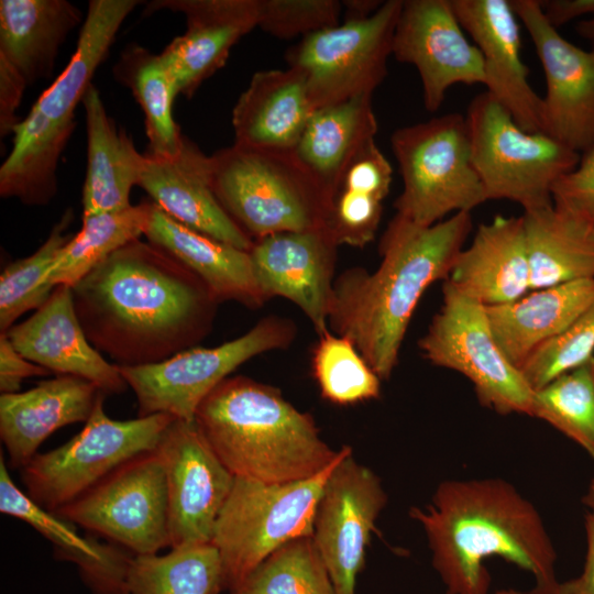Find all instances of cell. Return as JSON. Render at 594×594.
<instances>
[{"label": "cell", "instance_id": "obj_8", "mask_svg": "<svg viewBox=\"0 0 594 594\" xmlns=\"http://www.w3.org/2000/svg\"><path fill=\"white\" fill-rule=\"evenodd\" d=\"M391 147L403 180L394 207L408 221L432 226L488 200L472 164L464 116L448 113L402 127L393 132Z\"/></svg>", "mask_w": 594, "mask_h": 594}, {"label": "cell", "instance_id": "obj_47", "mask_svg": "<svg viewBox=\"0 0 594 594\" xmlns=\"http://www.w3.org/2000/svg\"><path fill=\"white\" fill-rule=\"evenodd\" d=\"M586 552L582 572L559 583L557 594H594V509L584 518Z\"/></svg>", "mask_w": 594, "mask_h": 594}, {"label": "cell", "instance_id": "obj_44", "mask_svg": "<svg viewBox=\"0 0 594 594\" xmlns=\"http://www.w3.org/2000/svg\"><path fill=\"white\" fill-rule=\"evenodd\" d=\"M552 205L594 228V143L552 188Z\"/></svg>", "mask_w": 594, "mask_h": 594}, {"label": "cell", "instance_id": "obj_17", "mask_svg": "<svg viewBox=\"0 0 594 594\" xmlns=\"http://www.w3.org/2000/svg\"><path fill=\"white\" fill-rule=\"evenodd\" d=\"M546 78L542 132L583 153L594 143V48L565 40L544 18L539 0H510Z\"/></svg>", "mask_w": 594, "mask_h": 594}, {"label": "cell", "instance_id": "obj_22", "mask_svg": "<svg viewBox=\"0 0 594 594\" xmlns=\"http://www.w3.org/2000/svg\"><path fill=\"white\" fill-rule=\"evenodd\" d=\"M141 187L152 202L178 222L244 251L253 240L231 219L212 186L211 155L184 135L178 152H145Z\"/></svg>", "mask_w": 594, "mask_h": 594}, {"label": "cell", "instance_id": "obj_37", "mask_svg": "<svg viewBox=\"0 0 594 594\" xmlns=\"http://www.w3.org/2000/svg\"><path fill=\"white\" fill-rule=\"evenodd\" d=\"M128 586L131 594H219L224 586L218 550L204 543L134 556Z\"/></svg>", "mask_w": 594, "mask_h": 594}, {"label": "cell", "instance_id": "obj_41", "mask_svg": "<svg viewBox=\"0 0 594 594\" xmlns=\"http://www.w3.org/2000/svg\"><path fill=\"white\" fill-rule=\"evenodd\" d=\"M311 369L321 396L332 404L354 405L381 394V378L354 344L329 330L312 350Z\"/></svg>", "mask_w": 594, "mask_h": 594}, {"label": "cell", "instance_id": "obj_36", "mask_svg": "<svg viewBox=\"0 0 594 594\" xmlns=\"http://www.w3.org/2000/svg\"><path fill=\"white\" fill-rule=\"evenodd\" d=\"M152 207L153 202L143 201L124 210L82 217L80 230L59 251L45 284L75 286L110 254L144 235Z\"/></svg>", "mask_w": 594, "mask_h": 594}, {"label": "cell", "instance_id": "obj_5", "mask_svg": "<svg viewBox=\"0 0 594 594\" xmlns=\"http://www.w3.org/2000/svg\"><path fill=\"white\" fill-rule=\"evenodd\" d=\"M138 0H90L75 52L13 130L0 167V196L45 206L58 189L57 168L76 129V109Z\"/></svg>", "mask_w": 594, "mask_h": 594}, {"label": "cell", "instance_id": "obj_39", "mask_svg": "<svg viewBox=\"0 0 594 594\" xmlns=\"http://www.w3.org/2000/svg\"><path fill=\"white\" fill-rule=\"evenodd\" d=\"M73 221L68 209L52 228L43 244L31 255L9 263L0 275V330L8 331L25 312L46 302L53 289L45 277L59 251L74 234L67 232Z\"/></svg>", "mask_w": 594, "mask_h": 594}, {"label": "cell", "instance_id": "obj_35", "mask_svg": "<svg viewBox=\"0 0 594 594\" xmlns=\"http://www.w3.org/2000/svg\"><path fill=\"white\" fill-rule=\"evenodd\" d=\"M114 77L128 87L144 114L147 151L158 156L175 155L184 134L173 106L177 97L172 75L160 54L138 44L128 46L114 65Z\"/></svg>", "mask_w": 594, "mask_h": 594}, {"label": "cell", "instance_id": "obj_31", "mask_svg": "<svg viewBox=\"0 0 594 594\" xmlns=\"http://www.w3.org/2000/svg\"><path fill=\"white\" fill-rule=\"evenodd\" d=\"M84 20L68 0H1L0 58L28 86L48 78L62 45Z\"/></svg>", "mask_w": 594, "mask_h": 594}, {"label": "cell", "instance_id": "obj_26", "mask_svg": "<svg viewBox=\"0 0 594 594\" xmlns=\"http://www.w3.org/2000/svg\"><path fill=\"white\" fill-rule=\"evenodd\" d=\"M314 111L299 70L256 72L232 109L233 143L293 152Z\"/></svg>", "mask_w": 594, "mask_h": 594}, {"label": "cell", "instance_id": "obj_1", "mask_svg": "<svg viewBox=\"0 0 594 594\" xmlns=\"http://www.w3.org/2000/svg\"><path fill=\"white\" fill-rule=\"evenodd\" d=\"M94 348L118 366L162 362L211 330L218 300L205 283L158 246L134 240L72 287Z\"/></svg>", "mask_w": 594, "mask_h": 594}, {"label": "cell", "instance_id": "obj_16", "mask_svg": "<svg viewBox=\"0 0 594 594\" xmlns=\"http://www.w3.org/2000/svg\"><path fill=\"white\" fill-rule=\"evenodd\" d=\"M167 485L172 548L211 543L235 482L194 421L175 419L157 444Z\"/></svg>", "mask_w": 594, "mask_h": 594}, {"label": "cell", "instance_id": "obj_33", "mask_svg": "<svg viewBox=\"0 0 594 594\" xmlns=\"http://www.w3.org/2000/svg\"><path fill=\"white\" fill-rule=\"evenodd\" d=\"M522 219L530 290L594 277V228L553 205Z\"/></svg>", "mask_w": 594, "mask_h": 594}, {"label": "cell", "instance_id": "obj_30", "mask_svg": "<svg viewBox=\"0 0 594 594\" xmlns=\"http://www.w3.org/2000/svg\"><path fill=\"white\" fill-rule=\"evenodd\" d=\"M87 132V168L82 217L124 210L139 186L145 163L130 135L108 116L99 90L91 84L82 100Z\"/></svg>", "mask_w": 594, "mask_h": 594}, {"label": "cell", "instance_id": "obj_50", "mask_svg": "<svg viewBox=\"0 0 594 594\" xmlns=\"http://www.w3.org/2000/svg\"><path fill=\"white\" fill-rule=\"evenodd\" d=\"M576 33L591 44L594 48V18L583 19L576 24Z\"/></svg>", "mask_w": 594, "mask_h": 594}, {"label": "cell", "instance_id": "obj_46", "mask_svg": "<svg viewBox=\"0 0 594 594\" xmlns=\"http://www.w3.org/2000/svg\"><path fill=\"white\" fill-rule=\"evenodd\" d=\"M26 87L21 75L0 58V135L2 138L12 134L21 121L16 111Z\"/></svg>", "mask_w": 594, "mask_h": 594}, {"label": "cell", "instance_id": "obj_51", "mask_svg": "<svg viewBox=\"0 0 594 594\" xmlns=\"http://www.w3.org/2000/svg\"><path fill=\"white\" fill-rule=\"evenodd\" d=\"M582 503L588 509H594V479L590 482L588 487L582 497Z\"/></svg>", "mask_w": 594, "mask_h": 594}, {"label": "cell", "instance_id": "obj_19", "mask_svg": "<svg viewBox=\"0 0 594 594\" xmlns=\"http://www.w3.org/2000/svg\"><path fill=\"white\" fill-rule=\"evenodd\" d=\"M338 246L324 228L279 232L253 241L249 254L264 302L286 298L308 317L318 336L328 331Z\"/></svg>", "mask_w": 594, "mask_h": 594}, {"label": "cell", "instance_id": "obj_53", "mask_svg": "<svg viewBox=\"0 0 594 594\" xmlns=\"http://www.w3.org/2000/svg\"><path fill=\"white\" fill-rule=\"evenodd\" d=\"M446 594H451V593H449V592H446Z\"/></svg>", "mask_w": 594, "mask_h": 594}, {"label": "cell", "instance_id": "obj_3", "mask_svg": "<svg viewBox=\"0 0 594 594\" xmlns=\"http://www.w3.org/2000/svg\"><path fill=\"white\" fill-rule=\"evenodd\" d=\"M472 228L471 212L427 227L395 215L380 241L377 268H348L334 278L328 322L333 333L354 344L381 380L397 365L424 293L448 278Z\"/></svg>", "mask_w": 594, "mask_h": 594}, {"label": "cell", "instance_id": "obj_52", "mask_svg": "<svg viewBox=\"0 0 594 594\" xmlns=\"http://www.w3.org/2000/svg\"><path fill=\"white\" fill-rule=\"evenodd\" d=\"M495 594H521V593L513 588H505V590L497 591Z\"/></svg>", "mask_w": 594, "mask_h": 594}, {"label": "cell", "instance_id": "obj_25", "mask_svg": "<svg viewBox=\"0 0 594 594\" xmlns=\"http://www.w3.org/2000/svg\"><path fill=\"white\" fill-rule=\"evenodd\" d=\"M483 306L515 301L530 290V271L520 217L496 216L476 229L446 279Z\"/></svg>", "mask_w": 594, "mask_h": 594}, {"label": "cell", "instance_id": "obj_20", "mask_svg": "<svg viewBox=\"0 0 594 594\" xmlns=\"http://www.w3.org/2000/svg\"><path fill=\"white\" fill-rule=\"evenodd\" d=\"M162 10L182 13L186 20L185 32L160 53L177 96L186 98L226 65L241 37L258 28V0H153L143 14Z\"/></svg>", "mask_w": 594, "mask_h": 594}, {"label": "cell", "instance_id": "obj_15", "mask_svg": "<svg viewBox=\"0 0 594 594\" xmlns=\"http://www.w3.org/2000/svg\"><path fill=\"white\" fill-rule=\"evenodd\" d=\"M386 504L381 479L345 447L323 484L311 535L336 594H355L372 532Z\"/></svg>", "mask_w": 594, "mask_h": 594}, {"label": "cell", "instance_id": "obj_10", "mask_svg": "<svg viewBox=\"0 0 594 594\" xmlns=\"http://www.w3.org/2000/svg\"><path fill=\"white\" fill-rule=\"evenodd\" d=\"M98 398L84 428L69 441L37 453L23 469L26 494L48 512L73 502L130 459L154 450L175 418L164 414L116 420Z\"/></svg>", "mask_w": 594, "mask_h": 594}, {"label": "cell", "instance_id": "obj_18", "mask_svg": "<svg viewBox=\"0 0 594 594\" xmlns=\"http://www.w3.org/2000/svg\"><path fill=\"white\" fill-rule=\"evenodd\" d=\"M392 55L417 69L430 112L452 86L485 82L482 55L465 36L451 0H403Z\"/></svg>", "mask_w": 594, "mask_h": 594}, {"label": "cell", "instance_id": "obj_13", "mask_svg": "<svg viewBox=\"0 0 594 594\" xmlns=\"http://www.w3.org/2000/svg\"><path fill=\"white\" fill-rule=\"evenodd\" d=\"M402 6L384 1L371 16L309 34L287 51L288 67L304 75L315 110L372 96L384 81Z\"/></svg>", "mask_w": 594, "mask_h": 594}, {"label": "cell", "instance_id": "obj_28", "mask_svg": "<svg viewBox=\"0 0 594 594\" xmlns=\"http://www.w3.org/2000/svg\"><path fill=\"white\" fill-rule=\"evenodd\" d=\"M0 512L28 522L53 543L57 557L77 564L95 594H130L128 573L133 554L118 544H101L76 534L72 524L37 505L12 481L0 455Z\"/></svg>", "mask_w": 594, "mask_h": 594}, {"label": "cell", "instance_id": "obj_43", "mask_svg": "<svg viewBox=\"0 0 594 594\" xmlns=\"http://www.w3.org/2000/svg\"><path fill=\"white\" fill-rule=\"evenodd\" d=\"M258 28L279 40L305 37L340 24L338 0H258Z\"/></svg>", "mask_w": 594, "mask_h": 594}, {"label": "cell", "instance_id": "obj_14", "mask_svg": "<svg viewBox=\"0 0 594 594\" xmlns=\"http://www.w3.org/2000/svg\"><path fill=\"white\" fill-rule=\"evenodd\" d=\"M54 513L133 556L170 547L166 475L157 448L124 462Z\"/></svg>", "mask_w": 594, "mask_h": 594}, {"label": "cell", "instance_id": "obj_23", "mask_svg": "<svg viewBox=\"0 0 594 594\" xmlns=\"http://www.w3.org/2000/svg\"><path fill=\"white\" fill-rule=\"evenodd\" d=\"M4 333L24 358L48 372L81 377L106 395L129 387L118 365L109 363L88 340L69 286H55L44 305Z\"/></svg>", "mask_w": 594, "mask_h": 594}, {"label": "cell", "instance_id": "obj_49", "mask_svg": "<svg viewBox=\"0 0 594 594\" xmlns=\"http://www.w3.org/2000/svg\"><path fill=\"white\" fill-rule=\"evenodd\" d=\"M384 1L380 0H346L342 1L344 20H360L375 13Z\"/></svg>", "mask_w": 594, "mask_h": 594}, {"label": "cell", "instance_id": "obj_27", "mask_svg": "<svg viewBox=\"0 0 594 594\" xmlns=\"http://www.w3.org/2000/svg\"><path fill=\"white\" fill-rule=\"evenodd\" d=\"M146 240L197 275L217 300H235L250 308L264 304L249 251L191 229L153 204Z\"/></svg>", "mask_w": 594, "mask_h": 594}, {"label": "cell", "instance_id": "obj_6", "mask_svg": "<svg viewBox=\"0 0 594 594\" xmlns=\"http://www.w3.org/2000/svg\"><path fill=\"white\" fill-rule=\"evenodd\" d=\"M213 191L253 240L324 228L327 197L294 152L233 143L211 155Z\"/></svg>", "mask_w": 594, "mask_h": 594}, {"label": "cell", "instance_id": "obj_45", "mask_svg": "<svg viewBox=\"0 0 594 594\" xmlns=\"http://www.w3.org/2000/svg\"><path fill=\"white\" fill-rule=\"evenodd\" d=\"M46 369L29 361L11 343L4 332L0 333V392L18 393L23 380L44 376Z\"/></svg>", "mask_w": 594, "mask_h": 594}, {"label": "cell", "instance_id": "obj_29", "mask_svg": "<svg viewBox=\"0 0 594 594\" xmlns=\"http://www.w3.org/2000/svg\"><path fill=\"white\" fill-rule=\"evenodd\" d=\"M594 301V277L535 289L485 307L492 333L518 370L543 343L563 332Z\"/></svg>", "mask_w": 594, "mask_h": 594}, {"label": "cell", "instance_id": "obj_21", "mask_svg": "<svg viewBox=\"0 0 594 594\" xmlns=\"http://www.w3.org/2000/svg\"><path fill=\"white\" fill-rule=\"evenodd\" d=\"M463 30L479 48L486 91L528 132H542V98L529 84L520 55L519 20L510 0H451Z\"/></svg>", "mask_w": 594, "mask_h": 594}, {"label": "cell", "instance_id": "obj_11", "mask_svg": "<svg viewBox=\"0 0 594 594\" xmlns=\"http://www.w3.org/2000/svg\"><path fill=\"white\" fill-rule=\"evenodd\" d=\"M295 336L290 320L268 316L218 346H194L162 362L118 367L136 397L138 417L164 414L194 421L200 404L234 370L258 354L288 348Z\"/></svg>", "mask_w": 594, "mask_h": 594}, {"label": "cell", "instance_id": "obj_32", "mask_svg": "<svg viewBox=\"0 0 594 594\" xmlns=\"http://www.w3.org/2000/svg\"><path fill=\"white\" fill-rule=\"evenodd\" d=\"M372 96L316 109L293 151L323 190L328 205L354 156L375 140Z\"/></svg>", "mask_w": 594, "mask_h": 594}, {"label": "cell", "instance_id": "obj_12", "mask_svg": "<svg viewBox=\"0 0 594 594\" xmlns=\"http://www.w3.org/2000/svg\"><path fill=\"white\" fill-rule=\"evenodd\" d=\"M442 292V306L418 342L422 355L465 376L484 407L530 416L534 391L497 344L485 307L448 282Z\"/></svg>", "mask_w": 594, "mask_h": 594}, {"label": "cell", "instance_id": "obj_4", "mask_svg": "<svg viewBox=\"0 0 594 594\" xmlns=\"http://www.w3.org/2000/svg\"><path fill=\"white\" fill-rule=\"evenodd\" d=\"M195 422L235 476L264 483L311 479L342 454L320 437L314 418L282 393L246 376L228 377L200 404Z\"/></svg>", "mask_w": 594, "mask_h": 594}, {"label": "cell", "instance_id": "obj_34", "mask_svg": "<svg viewBox=\"0 0 594 594\" xmlns=\"http://www.w3.org/2000/svg\"><path fill=\"white\" fill-rule=\"evenodd\" d=\"M392 180L389 161L375 140L369 142L350 162L328 205L324 229L338 245L363 248L374 239Z\"/></svg>", "mask_w": 594, "mask_h": 594}, {"label": "cell", "instance_id": "obj_38", "mask_svg": "<svg viewBox=\"0 0 594 594\" xmlns=\"http://www.w3.org/2000/svg\"><path fill=\"white\" fill-rule=\"evenodd\" d=\"M530 416L552 426L594 460V356L535 391Z\"/></svg>", "mask_w": 594, "mask_h": 594}, {"label": "cell", "instance_id": "obj_2", "mask_svg": "<svg viewBox=\"0 0 594 594\" xmlns=\"http://www.w3.org/2000/svg\"><path fill=\"white\" fill-rule=\"evenodd\" d=\"M431 563L451 594H490L484 562L498 557L529 572V594H557V551L535 507L499 477L447 480L424 507H411Z\"/></svg>", "mask_w": 594, "mask_h": 594}, {"label": "cell", "instance_id": "obj_48", "mask_svg": "<svg viewBox=\"0 0 594 594\" xmlns=\"http://www.w3.org/2000/svg\"><path fill=\"white\" fill-rule=\"evenodd\" d=\"M547 21L554 28L587 16L594 18V0H539Z\"/></svg>", "mask_w": 594, "mask_h": 594}, {"label": "cell", "instance_id": "obj_42", "mask_svg": "<svg viewBox=\"0 0 594 594\" xmlns=\"http://www.w3.org/2000/svg\"><path fill=\"white\" fill-rule=\"evenodd\" d=\"M594 356V301L559 336L540 345L520 372L532 391Z\"/></svg>", "mask_w": 594, "mask_h": 594}, {"label": "cell", "instance_id": "obj_9", "mask_svg": "<svg viewBox=\"0 0 594 594\" xmlns=\"http://www.w3.org/2000/svg\"><path fill=\"white\" fill-rule=\"evenodd\" d=\"M337 461L320 474L297 482L264 483L235 477L211 540L221 560L226 590L234 592L289 541L311 537L317 503Z\"/></svg>", "mask_w": 594, "mask_h": 594}, {"label": "cell", "instance_id": "obj_24", "mask_svg": "<svg viewBox=\"0 0 594 594\" xmlns=\"http://www.w3.org/2000/svg\"><path fill=\"white\" fill-rule=\"evenodd\" d=\"M103 393L77 376L58 375L0 396V437L12 468L23 469L56 430L86 422ZM106 395V394H105Z\"/></svg>", "mask_w": 594, "mask_h": 594}, {"label": "cell", "instance_id": "obj_40", "mask_svg": "<svg viewBox=\"0 0 594 594\" xmlns=\"http://www.w3.org/2000/svg\"><path fill=\"white\" fill-rule=\"evenodd\" d=\"M231 594H336L311 539H294L260 564Z\"/></svg>", "mask_w": 594, "mask_h": 594}, {"label": "cell", "instance_id": "obj_7", "mask_svg": "<svg viewBox=\"0 0 594 594\" xmlns=\"http://www.w3.org/2000/svg\"><path fill=\"white\" fill-rule=\"evenodd\" d=\"M464 117L487 199L510 200L524 211L552 205L554 184L575 168L581 154L543 132L521 129L487 91L472 99Z\"/></svg>", "mask_w": 594, "mask_h": 594}]
</instances>
